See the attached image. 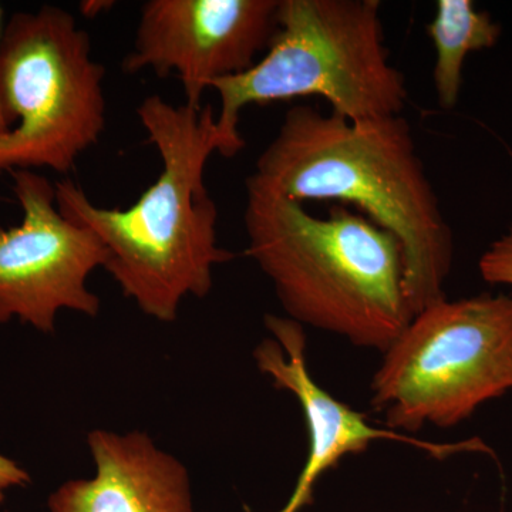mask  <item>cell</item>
Masks as SVG:
<instances>
[{
	"mask_svg": "<svg viewBox=\"0 0 512 512\" xmlns=\"http://www.w3.org/2000/svg\"><path fill=\"white\" fill-rule=\"evenodd\" d=\"M427 33L436 50L433 82L437 99L444 110H451L460 97L467 56L493 47L500 39L501 26L487 12H478L471 0H439Z\"/></svg>",
	"mask_w": 512,
	"mask_h": 512,
	"instance_id": "8fae6325",
	"label": "cell"
},
{
	"mask_svg": "<svg viewBox=\"0 0 512 512\" xmlns=\"http://www.w3.org/2000/svg\"><path fill=\"white\" fill-rule=\"evenodd\" d=\"M480 274L488 284L512 286V224L481 256Z\"/></svg>",
	"mask_w": 512,
	"mask_h": 512,
	"instance_id": "7c38bea8",
	"label": "cell"
},
{
	"mask_svg": "<svg viewBox=\"0 0 512 512\" xmlns=\"http://www.w3.org/2000/svg\"><path fill=\"white\" fill-rule=\"evenodd\" d=\"M265 326L272 338L264 339L254 350L259 372L271 377L278 389L293 394L303 410L308 429L309 451L295 490L278 512H299L312 503L313 488L319 478L350 454L365 453L379 440L409 444L436 460L468 451L487 453L491 448L480 439L458 443H431L409 434L376 429L363 413L335 399L313 380L306 363V335L302 325L282 316L266 315Z\"/></svg>",
	"mask_w": 512,
	"mask_h": 512,
	"instance_id": "9c48e42d",
	"label": "cell"
},
{
	"mask_svg": "<svg viewBox=\"0 0 512 512\" xmlns=\"http://www.w3.org/2000/svg\"><path fill=\"white\" fill-rule=\"evenodd\" d=\"M12 190L23 211L16 227H0V325L19 319L53 333L60 311L99 315L87 278L109 252L92 229L67 220L56 187L33 170H13Z\"/></svg>",
	"mask_w": 512,
	"mask_h": 512,
	"instance_id": "52a82bcc",
	"label": "cell"
},
{
	"mask_svg": "<svg viewBox=\"0 0 512 512\" xmlns=\"http://www.w3.org/2000/svg\"><path fill=\"white\" fill-rule=\"evenodd\" d=\"M106 69L72 13L45 5L12 15L0 39V177L50 168L66 177L106 130Z\"/></svg>",
	"mask_w": 512,
	"mask_h": 512,
	"instance_id": "5b68a950",
	"label": "cell"
},
{
	"mask_svg": "<svg viewBox=\"0 0 512 512\" xmlns=\"http://www.w3.org/2000/svg\"><path fill=\"white\" fill-rule=\"evenodd\" d=\"M247 184L302 204L355 205L402 244L413 315L447 299L453 232L402 114L352 123L292 107Z\"/></svg>",
	"mask_w": 512,
	"mask_h": 512,
	"instance_id": "7a4b0ae2",
	"label": "cell"
},
{
	"mask_svg": "<svg viewBox=\"0 0 512 512\" xmlns=\"http://www.w3.org/2000/svg\"><path fill=\"white\" fill-rule=\"evenodd\" d=\"M278 10L279 0H148L123 70L177 77L185 104L201 110L212 82L247 72L264 55Z\"/></svg>",
	"mask_w": 512,
	"mask_h": 512,
	"instance_id": "ba28073f",
	"label": "cell"
},
{
	"mask_svg": "<svg viewBox=\"0 0 512 512\" xmlns=\"http://www.w3.org/2000/svg\"><path fill=\"white\" fill-rule=\"evenodd\" d=\"M387 429H448L512 389V296L440 301L410 320L372 380Z\"/></svg>",
	"mask_w": 512,
	"mask_h": 512,
	"instance_id": "8992f818",
	"label": "cell"
},
{
	"mask_svg": "<svg viewBox=\"0 0 512 512\" xmlns=\"http://www.w3.org/2000/svg\"><path fill=\"white\" fill-rule=\"evenodd\" d=\"M137 116L163 164L156 183L131 207L104 208L64 177L55 184L56 204L103 242L104 269L123 295L144 315L171 323L187 296L211 292L215 266L234 258L218 242V207L205 184L208 161L222 143L211 104L195 110L151 94Z\"/></svg>",
	"mask_w": 512,
	"mask_h": 512,
	"instance_id": "6da1fadb",
	"label": "cell"
},
{
	"mask_svg": "<svg viewBox=\"0 0 512 512\" xmlns=\"http://www.w3.org/2000/svg\"><path fill=\"white\" fill-rule=\"evenodd\" d=\"M247 255L274 285L286 318L386 352L414 318L399 239L346 205L328 217L247 184Z\"/></svg>",
	"mask_w": 512,
	"mask_h": 512,
	"instance_id": "3957f363",
	"label": "cell"
},
{
	"mask_svg": "<svg viewBox=\"0 0 512 512\" xmlns=\"http://www.w3.org/2000/svg\"><path fill=\"white\" fill-rule=\"evenodd\" d=\"M113 2H84L82 9L87 16L99 15L103 10L113 8Z\"/></svg>",
	"mask_w": 512,
	"mask_h": 512,
	"instance_id": "9a60e30c",
	"label": "cell"
},
{
	"mask_svg": "<svg viewBox=\"0 0 512 512\" xmlns=\"http://www.w3.org/2000/svg\"><path fill=\"white\" fill-rule=\"evenodd\" d=\"M380 9L379 0H279L264 55L247 72L211 83L221 103L220 156L245 147L239 120L249 104L316 96L352 123L402 114L409 93L384 46Z\"/></svg>",
	"mask_w": 512,
	"mask_h": 512,
	"instance_id": "277c9868",
	"label": "cell"
},
{
	"mask_svg": "<svg viewBox=\"0 0 512 512\" xmlns=\"http://www.w3.org/2000/svg\"><path fill=\"white\" fill-rule=\"evenodd\" d=\"M96 474L50 495V512H194L187 468L143 431L93 430Z\"/></svg>",
	"mask_w": 512,
	"mask_h": 512,
	"instance_id": "30bf717a",
	"label": "cell"
},
{
	"mask_svg": "<svg viewBox=\"0 0 512 512\" xmlns=\"http://www.w3.org/2000/svg\"><path fill=\"white\" fill-rule=\"evenodd\" d=\"M30 476L25 468L16 461L0 454V503L5 498L6 491L13 487H25L29 484Z\"/></svg>",
	"mask_w": 512,
	"mask_h": 512,
	"instance_id": "4fadbf2b",
	"label": "cell"
},
{
	"mask_svg": "<svg viewBox=\"0 0 512 512\" xmlns=\"http://www.w3.org/2000/svg\"><path fill=\"white\" fill-rule=\"evenodd\" d=\"M3 26H5L3 25V8L0 5V39H2ZM12 127V121H10L8 113H6L2 97H0V134H5Z\"/></svg>",
	"mask_w": 512,
	"mask_h": 512,
	"instance_id": "5bb4252c",
	"label": "cell"
}]
</instances>
